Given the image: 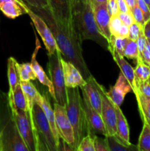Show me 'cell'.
Here are the masks:
<instances>
[{"label":"cell","instance_id":"cell-1","mask_svg":"<svg viewBox=\"0 0 150 151\" xmlns=\"http://www.w3.org/2000/svg\"><path fill=\"white\" fill-rule=\"evenodd\" d=\"M27 6L32 11L41 16L48 24L54 35L57 49L61 53L62 58L73 63L79 69L85 80L92 76L82 55V41L78 32L57 20L49 6L41 8Z\"/></svg>","mask_w":150,"mask_h":151},{"label":"cell","instance_id":"cell-2","mask_svg":"<svg viewBox=\"0 0 150 151\" xmlns=\"http://www.w3.org/2000/svg\"><path fill=\"white\" fill-rule=\"evenodd\" d=\"M74 23L82 41L91 40L108 49V41L97 28L91 0L74 1Z\"/></svg>","mask_w":150,"mask_h":151},{"label":"cell","instance_id":"cell-3","mask_svg":"<svg viewBox=\"0 0 150 151\" xmlns=\"http://www.w3.org/2000/svg\"><path fill=\"white\" fill-rule=\"evenodd\" d=\"M65 107L74 130L76 150L82 139L85 134L87 135V122L79 87L67 88V103Z\"/></svg>","mask_w":150,"mask_h":151},{"label":"cell","instance_id":"cell-4","mask_svg":"<svg viewBox=\"0 0 150 151\" xmlns=\"http://www.w3.org/2000/svg\"><path fill=\"white\" fill-rule=\"evenodd\" d=\"M36 141V151H57V143L44 109L35 102L31 115Z\"/></svg>","mask_w":150,"mask_h":151},{"label":"cell","instance_id":"cell-5","mask_svg":"<svg viewBox=\"0 0 150 151\" xmlns=\"http://www.w3.org/2000/svg\"><path fill=\"white\" fill-rule=\"evenodd\" d=\"M49 61L47 66L49 72L51 81L54 87L56 103L66 106L67 103V87L66 86L61 65V53L57 49V51L48 55Z\"/></svg>","mask_w":150,"mask_h":151},{"label":"cell","instance_id":"cell-6","mask_svg":"<svg viewBox=\"0 0 150 151\" xmlns=\"http://www.w3.org/2000/svg\"><path fill=\"white\" fill-rule=\"evenodd\" d=\"M10 110L19 134L29 151H36V141L29 111L15 109H10Z\"/></svg>","mask_w":150,"mask_h":151},{"label":"cell","instance_id":"cell-7","mask_svg":"<svg viewBox=\"0 0 150 151\" xmlns=\"http://www.w3.org/2000/svg\"><path fill=\"white\" fill-rule=\"evenodd\" d=\"M1 133V151H29L19 134L13 116L5 123Z\"/></svg>","mask_w":150,"mask_h":151},{"label":"cell","instance_id":"cell-8","mask_svg":"<svg viewBox=\"0 0 150 151\" xmlns=\"http://www.w3.org/2000/svg\"><path fill=\"white\" fill-rule=\"evenodd\" d=\"M54 111L56 127L60 138L66 142L74 150H76L74 130L68 117L66 107L55 102L54 103Z\"/></svg>","mask_w":150,"mask_h":151},{"label":"cell","instance_id":"cell-9","mask_svg":"<svg viewBox=\"0 0 150 151\" xmlns=\"http://www.w3.org/2000/svg\"><path fill=\"white\" fill-rule=\"evenodd\" d=\"M25 8H26V14H28V16L30 17L32 23L35 25V29L42 38L44 46L47 50V54L51 55L55 52L57 50V43L48 24L41 16L32 11L26 4H25Z\"/></svg>","mask_w":150,"mask_h":151},{"label":"cell","instance_id":"cell-10","mask_svg":"<svg viewBox=\"0 0 150 151\" xmlns=\"http://www.w3.org/2000/svg\"><path fill=\"white\" fill-rule=\"evenodd\" d=\"M48 3L50 10L57 20L76 31L74 23V0H48Z\"/></svg>","mask_w":150,"mask_h":151},{"label":"cell","instance_id":"cell-11","mask_svg":"<svg viewBox=\"0 0 150 151\" xmlns=\"http://www.w3.org/2000/svg\"><path fill=\"white\" fill-rule=\"evenodd\" d=\"M99 88L101 97V116L107 131V136L114 135L117 134L116 113L115 106L102 86L99 84Z\"/></svg>","mask_w":150,"mask_h":151},{"label":"cell","instance_id":"cell-12","mask_svg":"<svg viewBox=\"0 0 150 151\" xmlns=\"http://www.w3.org/2000/svg\"><path fill=\"white\" fill-rule=\"evenodd\" d=\"M82 106L85 114L87 122V134L91 136L101 134L104 137H107V131L103 122L101 114L96 111L82 95Z\"/></svg>","mask_w":150,"mask_h":151},{"label":"cell","instance_id":"cell-13","mask_svg":"<svg viewBox=\"0 0 150 151\" xmlns=\"http://www.w3.org/2000/svg\"><path fill=\"white\" fill-rule=\"evenodd\" d=\"M96 24L100 33L106 38L108 44L111 38V33L109 28L110 16L108 13L107 2L101 4H93Z\"/></svg>","mask_w":150,"mask_h":151},{"label":"cell","instance_id":"cell-14","mask_svg":"<svg viewBox=\"0 0 150 151\" xmlns=\"http://www.w3.org/2000/svg\"><path fill=\"white\" fill-rule=\"evenodd\" d=\"M61 65L64 75L65 84L67 88H81L85 85L86 80L73 63L61 58Z\"/></svg>","mask_w":150,"mask_h":151},{"label":"cell","instance_id":"cell-15","mask_svg":"<svg viewBox=\"0 0 150 151\" xmlns=\"http://www.w3.org/2000/svg\"><path fill=\"white\" fill-rule=\"evenodd\" d=\"M99 83L92 76L86 80V83L81 87L82 95L96 111L101 114V97L99 88Z\"/></svg>","mask_w":150,"mask_h":151},{"label":"cell","instance_id":"cell-16","mask_svg":"<svg viewBox=\"0 0 150 151\" xmlns=\"http://www.w3.org/2000/svg\"><path fill=\"white\" fill-rule=\"evenodd\" d=\"M132 91L130 84L128 82L124 75L120 72L116 82L113 87H111L107 94L115 105L121 106L124 103L125 97L128 93Z\"/></svg>","mask_w":150,"mask_h":151},{"label":"cell","instance_id":"cell-17","mask_svg":"<svg viewBox=\"0 0 150 151\" xmlns=\"http://www.w3.org/2000/svg\"><path fill=\"white\" fill-rule=\"evenodd\" d=\"M0 11L11 19L26 13L25 3L22 0H0Z\"/></svg>","mask_w":150,"mask_h":151},{"label":"cell","instance_id":"cell-18","mask_svg":"<svg viewBox=\"0 0 150 151\" xmlns=\"http://www.w3.org/2000/svg\"><path fill=\"white\" fill-rule=\"evenodd\" d=\"M107 50L111 53L113 59L116 61V63H117L119 67L120 68L121 72L124 75V77L126 78L128 82L130 84L132 91H135V89H136V84H135V75L134 68L125 60L124 56L120 55L113 48L109 47Z\"/></svg>","mask_w":150,"mask_h":151},{"label":"cell","instance_id":"cell-19","mask_svg":"<svg viewBox=\"0 0 150 151\" xmlns=\"http://www.w3.org/2000/svg\"><path fill=\"white\" fill-rule=\"evenodd\" d=\"M40 47H41V45H40L39 43H38V41L37 40V47L35 52H34L33 55H32L30 63L31 64H32V69H33L34 72H35V75H36L37 79L40 81L41 83H42L43 85H44L45 86H46L47 88H48L50 94H51L52 98L54 100V99H55V95H54V87H53L51 81L48 78V76L46 75V72H44L43 68L40 66L39 63H38V61H37L36 60V54L37 52H38V50Z\"/></svg>","mask_w":150,"mask_h":151},{"label":"cell","instance_id":"cell-20","mask_svg":"<svg viewBox=\"0 0 150 151\" xmlns=\"http://www.w3.org/2000/svg\"><path fill=\"white\" fill-rule=\"evenodd\" d=\"M20 84L25 94V97H26L28 111H29V116L31 118L34 104H35V102L40 103V102L41 101V99H42V95L40 94L38 90L36 89V88L34 86V85L30 81H20Z\"/></svg>","mask_w":150,"mask_h":151},{"label":"cell","instance_id":"cell-21","mask_svg":"<svg viewBox=\"0 0 150 151\" xmlns=\"http://www.w3.org/2000/svg\"><path fill=\"white\" fill-rule=\"evenodd\" d=\"M9 105L10 109H18L21 111H28L26 97L22 90L21 84H18L16 89L12 93L8 94Z\"/></svg>","mask_w":150,"mask_h":151},{"label":"cell","instance_id":"cell-22","mask_svg":"<svg viewBox=\"0 0 150 151\" xmlns=\"http://www.w3.org/2000/svg\"><path fill=\"white\" fill-rule=\"evenodd\" d=\"M106 138H107L110 151L138 150L137 146H134L130 142H126L117 134L114 135H108L106 137Z\"/></svg>","mask_w":150,"mask_h":151},{"label":"cell","instance_id":"cell-23","mask_svg":"<svg viewBox=\"0 0 150 151\" xmlns=\"http://www.w3.org/2000/svg\"><path fill=\"white\" fill-rule=\"evenodd\" d=\"M114 104V103H113ZM116 113V126H117V134L123 139L126 142H129V128L126 119L123 112L120 109V106L115 105Z\"/></svg>","mask_w":150,"mask_h":151},{"label":"cell","instance_id":"cell-24","mask_svg":"<svg viewBox=\"0 0 150 151\" xmlns=\"http://www.w3.org/2000/svg\"><path fill=\"white\" fill-rule=\"evenodd\" d=\"M138 102L140 114L143 122H146L150 125V97L141 94L139 91H134Z\"/></svg>","mask_w":150,"mask_h":151},{"label":"cell","instance_id":"cell-25","mask_svg":"<svg viewBox=\"0 0 150 151\" xmlns=\"http://www.w3.org/2000/svg\"><path fill=\"white\" fill-rule=\"evenodd\" d=\"M41 106V107L44 109V111L45 113L47 119H48L49 122L50 124V126H51V130H52L53 134H54V137H55V139L57 141V145H58L59 143V139H60V136H59L58 132H57V127H56V123H55V114H54V109H52L50 105L49 101L47 100L46 97L45 96H42V99H41V101L39 103Z\"/></svg>","mask_w":150,"mask_h":151},{"label":"cell","instance_id":"cell-26","mask_svg":"<svg viewBox=\"0 0 150 151\" xmlns=\"http://www.w3.org/2000/svg\"><path fill=\"white\" fill-rule=\"evenodd\" d=\"M16 63V60L13 57H10L7 60V78L10 86L9 94L13 92L16 89L18 84L20 83V79Z\"/></svg>","mask_w":150,"mask_h":151},{"label":"cell","instance_id":"cell-27","mask_svg":"<svg viewBox=\"0 0 150 151\" xmlns=\"http://www.w3.org/2000/svg\"><path fill=\"white\" fill-rule=\"evenodd\" d=\"M16 65L20 81H31L37 79L31 63H19L16 61Z\"/></svg>","mask_w":150,"mask_h":151},{"label":"cell","instance_id":"cell-28","mask_svg":"<svg viewBox=\"0 0 150 151\" xmlns=\"http://www.w3.org/2000/svg\"><path fill=\"white\" fill-rule=\"evenodd\" d=\"M135 82L146 81L150 78V66L145 63L141 58L137 60V65L135 69Z\"/></svg>","mask_w":150,"mask_h":151},{"label":"cell","instance_id":"cell-29","mask_svg":"<svg viewBox=\"0 0 150 151\" xmlns=\"http://www.w3.org/2000/svg\"><path fill=\"white\" fill-rule=\"evenodd\" d=\"M137 147L139 151H150V125L146 122H144Z\"/></svg>","mask_w":150,"mask_h":151},{"label":"cell","instance_id":"cell-30","mask_svg":"<svg viewBox=\"0 0 150 151\" xmlns=\"http://www.w3.org/2000/svg\"><path fill=\"white\" fill-rule=\"evenodd\" d=\"M129 41V38H121V37L119 36L111 35L108 48L111 47L115 51L117 52L120 55L124 56V51L125 47H126V44Z\"/></svg>","mask_w":150,"mask_h":151},{"label":"cell","instance_id":"cell-31","mask_svg":"<svg viewBox=\"0 0 150 151\" xmlns=\"http://www.w3.org/2000/svg\"><path fill=\"white\" fill-rule=\"evenodd\" d=\"M124 57L135 60L136 61L139 58V52H138L136 41L129 39L125 47L124 51Z\"/></svg>","mask_w":150,"mask_h":151},{"label":"cell","instance_id":"cell-32","mask_svg":"<svg viewBox=\"0 0 150 151\" xmlns=\"http://www.w3.org/2000/svg\"><path fill=\"white\" fill-rule=\"evenodd\" d=\"M77 151H95L94 142V136L87 134L82 139L78 145Z\"/></svg>","mask_w":150,"mask_h":151},{"label":"cell","instance_id":"cell-33","mask_svg":"<svg viewBox=\"0 0 150 151\" xmlns=\"http://www.w3.org/2000/svg\"><path fill=\"white\" fill-rule=\"evenodd\" d=\"M122 24L123 23L121 21L119 15L110 16V22H109V28H110V32L111 33V35H115V36L117 35Z\"/></svg>","mask_w":150,"mask_h":151},{"label":"cell","instance_id":"cell-34","mask_svg":"<svg viewBox=\"0 0 150 151\" xmlns=\"http://www.w3.org/2000/svg\"><path fill=\"white\" fill-rule=\"evenodd\" d=\"M94 142L95 151H110L106 137L102 138V137H98L97 135H94Z\"/></svg>","mask_w":150,"mask_h":151},{"label":"cell","instance_id":"cell-35","mask_svg":"<svg viewBox=\"0 0 150 151\" xmlns=\"http://www.w3.org/2000/svg\"><path fill=\"white\" fill-rule=\"evenodd\" d=\"M136 90L139 91L141 94L146 97H150V82L149 81H136ZM134 92V91H133Z\"/></svg>","mask_w":150,"mask_h":151},{"label":"cell","instance_id":"cell-36","mask_svg":"<svg viewBox=\"0 0 150 151\" xmlns=\"http://www.w3.org/2000/svg\"><path fill=\"white\" fill-rule=\"evenodd\" d=\"M130 10L132 14V16H133L134 19H135V22L138 23V24L141 25V26L144 27V24H145V21H144L142 11L140 9V7H138V4L135 5L134 7H132Z\"/></svg>","mask_w":150,"mask_h":151},{"label":"cell","instance_id":"cell-37","mask_svg":"<svg viewBox=\"0 0 150 151\" xmlns=\"http://www.w3.org/2000/svg\"><path fill=\"white\" fill-rule=\"evenodd\" d=\"M144 28V27L141 26L140 24H138L136 22H134L132 24H131L129 27V38L131 40H133V41H136L137 38H138V35H139L140 32L142 30V29Z\"/></svg>","mask_w":150,"mask_h":151},{"label":"cell","instance_id":"cell-38","mask_svg":"<svg viewBox=\"0 0 150 151\" xmlns=\"http://www.w3.org/2000/svg\"><path fill=\"white\" fill-rule=\"evenodd\" d=\"M137 45H138V52H139V58L142 59V54L143 52H144V48L146 47V44L147 43V38H146L145 35H144V28L142 29V30L140 32L139 35H138V38L136 40Z\"/></svg>","mask_w":150,"mask_h":151},{"label":"cell","instance_id":"cell-39","mask_svg":"<svg viewBox=\"0 0 150 151\" xmlns=\"http://www.w3.org/2000/svg\"><path fill=\"white\" fill-rule=\"evenodd\" d=\"M25 4L32 7L41 8L49 6L48 0H22Z\"/></svg>","mask_w":150,"mask_h":151},{"label":"cell","instance_id":"cell-40","mask_svg":"<svg viewBox=\"0 0 150 151\" xmlns=\"http://www.w3.org/2000/svg\"><path fill=\"white\" fill-rule=\"evenodd\" d=\"M137 3H138V7L141 10L143 13V16H144V21L145 23L150 19V10L149 8L148 5L146 4L145 1L144 0H137Z\"/></svg>","mask_w":150,"mask_h":151},{"label":"cell","instance_id":"cell-41","mask_svg":"<svg viewBox=\"0 0 150 151\" xmlns=\"http://www.w3.org/2000/svg\"><path fill=\"white\" fill-rule=\"evenodd\" d=\"M107 7L108 13L110 16L118 15L119 13V6H118L117 0H107Z\"/></svg>","mask_w":150,"mask_h":151},{"label":"cell","instance_id":"cell-42","mask_svg":"<svg viewBox=\"0 0 150 151\" xmlns=\"http://www.w3.org/2000/svg\"><path fill=\"white\" fill-rule=\"evenodd\" d=\"M118 15H119L122 23L127 25V26L129 27L135 22V19H134L131 12L130 13H121V12H119Z\"/></svg>","mask_w":150,"mask_h":151},{"label":"cell","instance_id":"cell-43","mask_svg":"<svg viewBox=\"0 0 150 151\" xmlns=\"http://www.w3.org/2000/svg\"><path fill=\"white\" fill-rule=\"evenodd\" d=\"M142 60L145 62L146 64L150 66V45L147 41L146 47L144 48V52L142 54Z\"/></svg>","mask_w":150,"mask_h":151},{"label":"cell","instance_id":"cell-44","mask_svg":"<svg viewBox=\"0 0 150 151\" xmlns=\"http://www.w3.org/2000/svg\"><path fill=\"white\" fill-rule=\"evenodd\" d=\"M129 26L124 24H122L116 36L121 37V38H129Z\"/></svg>","mask_w":150,"mask_h":151},{"label":"cell","instance_id":"cell-45","mask_svg":"<svg viewBox=\"0 0 150 151\" xmlns=\"http://www.w3.org/2000/svg\"><path fill=\"white\" fill-rule=\"evenodd\" d=\"M119 12L121 13H130L131 10L125 0H117Z\"/></svg>","mask_w":150,"mask_h":151},{"label":"cell","instance_id":"cell-46","mask_svg":"<svg viewBox=\"0 0 150 151\" xmlns=\"http://www.w3.org/2000/svg\"><path fill=\"white\" fill-rule=\"evenodd\" d=\"M144 32L146 38L147 39H150V19L147 21L144 26Z\"/></svg>","mask_w":150,"mask_h":151},{"label":"cell","instance_id":"cell-47","mask_svg":"<svg viewBox=\"0 0 150 151\" xmlns=\"http://www.w3.org/2000/svg\"><path fill=\"white\" fill-rule=\"evenodd\" d=\"M125 1H126V4H128V6H129L130 10L132 8V7H134L135 5L138 4V3H137V0H125Z\"/></svg>","mask_w":150,"mask_h":151},{"label":"cell","instance_id":"cell-48","mask_svg":"<svg viewBox=\"0 0 150 151\" xmlns=\"http://www.w3.org/2000/svg\"><path fill=\"white\" fill-rule=\"evenodd\" d=\"M92 4H101V3L107 2V0H91Z\"/></svg>","mask_w":150,"mask_h":151},{"label":"cell","instance_id":"cell-49","mask_svg":"<svg viewBox=\"0 0 150 151\" xmlns=\"http://www.w3.org/2000/svg\"><path fill=\"white\" fill-rule=\"evenodd\" d=\"M144 1H145L146 4L147 5H148L149 8V10H150V0H144Z\"/></svg>","mask_w":150,"mask_h":151},{"label":"cell","instance_id":"cell-50","mask_svg":"<svg viewBox=\"0 0 150 151\" xmlns=\"http://www.w3.org/2000/svg\"><path fill=\"white\" fill-rule=\"evenodd\" d=\"M0 151H1V133H0Z\"/></svg>","mask_w":150,"mask_h":151},{"label":"cell","instance_id":"cell-51","mask_svg":"<svg viewBox=\"0 0 150 151\" xmlns=\"http://www.w3.org/2000/svg\"><path fill=\"white\" fill-rule=\"evenodd\" d=\"M147 41H148V43L149 44V45H150V39H147Z\"/></svg>","mask_w":150,"mask_h":151},{"label":"cell","instance_id":"cell-52","mask_svg":"<svg viewBox=\"0 0 150 151\" xmlns=\"http://www.w3.org/2000/svg\"><path fill=\"white\" fill-rule=\"evenodd\" d=\"M149 82H150V78H149Z\"/></svg>","mask_w":150,"mask_h":151}]
</instances>
